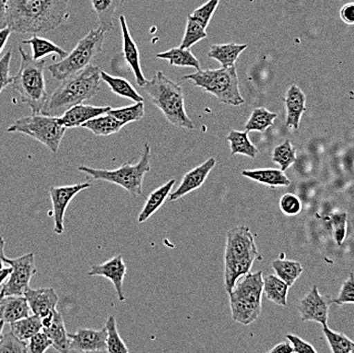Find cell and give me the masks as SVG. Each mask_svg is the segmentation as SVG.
Masks as SVG:
<instances>
[{"label":"cell","mask_w":354,"mask_h":353,"mask_svg":"<svg viewBox=\"0 0 354 353\" xmlns=\"http://www.w3.org/2000/svg\"><path fill=\"white\" fill-rule=\"evenodd\" d=\"M100 68L91 64L62 81V85L49 95L41 113L58 117L71 107L94 98L100 91Z\"/></svg>","instance_id":"1"},{"label":"cell","mask_w":354,"mask_h":353,"mask_svg":"<svg viewBox=\"0 0 354 353\" xmlns=\"http://www.w3.org/2000/svg\"><path fill=\"white\" fill-rule=\"evenodd\" d=\"M254 236L248 226H237L226 233L224 283L227 294L239 278L250 272L254 260H261Z\"/></svg>","instance_id":"2"},{"label":"cell","mask_w":354,"mask_h":353,"mask_svg":"<svg viewBox=\"0 0 354 353\" xmlns=\"http://www.w3.org/2000/svg\"><path fill=\"white\" fill-rule=\"evenodd\" d=\"M142 89L170 124L185 130L195 128L193 120L185 112V95L178 84L158 72L152 81L146 82Z\"/></svg>","instance_id":"3"},{"label":"cell","mask_w":354,"mask_h":353,"mask_svg":"<svg viewBox=\"0 0 354 353\" xmlns=\"http://www.w3.org/2000/svg\"><path fill=\"white\" fill-rule=\"evenodd\" d=\"M42 0H12L8 28L17 34H44L64 23Z\"/></svg>","instance_id":"4"},{"label":"cell","mask_w":354,"mask_h":353,"mask_svg":"<svg viewBox=\"0 0 354 353\" xmlns=\"http://www.w3.org/2000/svg\"><path fill=\"white\" fill-rule=\"evenodd\" d=\"M19 51L21 66L18 74L12 77L10 86L34 114L41 113L49 97L45 79L46 60L34 59L21 47H19Z\"/></svg>","instance_id":"5"},{"label":"cell","mask_w":354,"mask_h":353,"mask_svg":"<svg viewBox=\"0 0 354 353\" xmlns=\"http://www.w3.org/2000/svg\"><path fill=\"white\" fill-rule=\"evenodd\" d=\"M263 272L248 273L230 292L231 315L239 324H252L262 313Z\"/></svg>","instance_id":"6"},{"label":"cell","mask_w":354,"mask_h":353,"mask_svg":"<svg viewBox=\"0 0 354 353\" xmlns=\"http://www.w3.org/2000/svg\"><path fill=\"white\" fill-rule=\"evenodd\" d=\"M183 81H191L196 87L202 88L207 93L214 95L224 104L239 106L245 99L239 91L236 68H221L218 70H198L195 74L185 75Z\"/></svg>","instance_id":"7"},{"label":"cell","mask_w":354,"mask_h":353,"mask_svg":"<svg viewBox=\"0 0 354 353\" xmlns=\"http://www.w3.org/2000/svg\"><path fill=\"white\" fill-rule=\"evenodd\" d=\"M150 160L151 147L146 143L141 160L137 164L124 163V165L114 170L95 169V168L81 165L77 167V169L88 174L93 180H101V182H107L124 187L125 191H129L133 197L137 198L142 195V182H144L145 175L151 171Z\"/></svg>","instance_id":"8"},{"label":"cell","mask_w":354,"mask_h":353,"mask_svg":"<svg viewBox=\"0 0 354 353\" xmlns=\"http://www.w3.org/2000/svg\"><path fill=\"white\" fill-rule=\"evenodd\" d=\"M106 32L92 30L75 45L71 53L57 64L49 66L48 70L56 81H64L91 66L95 58L103 50Z\"/></svg>","instance_id":"9"},{"label":"cell","mask_w":354,"mask_h":353,"mask_svg":"<svg viewBox=\"0 0 354 353\" xmlns=\"http://www.w3.org/2000/svg\"><path fill=\"white\" fill-rule=\"evenodd\" d=\"M66 130L68 128L58 122L57 116L45 115L42 113H33L32 115L19 118L8 128V133L29 135L32 139L46 146L53 154L58 152Z\"/></svg>","instance_id":"10"},{"label":"cell","mask_w":354,"mask_h":353,"mask_svg":"<svg viewBox=\"0 0 354 353\" xmlns=\"http://www.w3.org/2000/svg\"><path fill=\"white\" fill-rule=\"evenodd\" d=\"M3 260L12 267V272L1 292L4 296H24L36 273L35 255L30 253L17 259L4 257Z\"/></svg>","instance_id":"11"},{"label":"cell","mask_w":354,"mask_h":353,"mask_svg":"<svg viewBox=\"0 0 354 353\" xmlns=\"http://www.w3.org/2000/svg\"><path fill=\"white\" fill-rule=\"evenodd\" d=\"M332 303L333 298L330 296H322L318 287L314 285L301 299L297 309L304 322H316L323 326L328 324L329 309Z\"/></svg>","instance_id":"12"},{"label":"cell","mask_w":354,"mask_h":353,"mask_svg":"<svg viewBox=\"0 0 354 353\" xmlns=\"http://www.w3.org/2000/svg\"><path fill=\"white\" fill-rule=\"evenodd\" d=\"M88 182L73 184V186L54 187L49 189L51 202H53V216L54 219V232L62 234L64 231V216L66 209L73 198L82 191L88 189Z\"/></svg>","instance_id":"13"},{"label":"cell","mask_w":354,"mask_h":353,"mask_svg":"<svg viewBox=\"0 0 354 353\" xmlns=\"http://www.w3.org/2000/svg\"><path fill=\"white\" fill-rule=\"evenodd\" d=\"M70 338V352H107L106 328L79 329L73 334H68Z\"/></svg>","instance_id":"14"},{"label":"cell","mask_w":354,"mask_h":353,"mask_svg":"<svg viewBox=\"0 0 354 353\" xmlns=\"http://www.w3.org/2000/svg\"><path fill=\"white\" fill-rule=\"evenodd\" d=\"M127 274V266L122 255L115 256L100 265H93L88 272V276H102L113 284L118 300L124 301V279Z\"/></svg>","instance_id":"15"},{"label":"cell","mask_w":354,"mask_h":353,"mask_svg":"<svg viewBox=\"0 0 354 353\" xmlns=\"http://www.w3.org/2000/svg\"><path fill=\"white\" fill-rule=\"evenodd\" d=\"M215 165L216 159L209 158L208 160L205 161L200 166H196L192 169L191 171L187 172L183 176L178 189L174 191V193H170V195H168V201H177V200L185 197L187 193L200 189L204 184V182H206L207 178H208L210 172L212 171Z\"/></svg>","instance_id":"16"},{"label":"cell","mask_w":354,"mask_h":353,"mask_svg":"<svg viewBox=\"0 0 354 353\" xmlns=\"http://www.w3.org/2000/svg\"><path fill=\"white\" fill-rule=\"evenodd\" d=\"M110 109V106H93L80 103L58 116V122L66 128H80L92 118L107 113Z\"/></svg>","instance_id":"17"},{"label":"cell","mask_w":354,"mask_h":353,"mask_svg":"<svg viewBox=\"0 0 354 353\" xmlns=\"http://www.w3.org/2000/svg\"><path fill=\"white\" fill-rule=\"evenodd\" d=\"M24 296L27 298L30 309L34 315L43 318L56 311L58 296L53 288L34 289V288L28 287Z\"/></svg>","instance_id":"18"},{"label":"cell","mask_w":354,"mask_h":353,"mask_svg":"<svg viewBox=\"0 0 354 353\" xmlns=\"http://www.w3.org/2000/svg\"><path fill=\"white\" fill-rule=\"evenodd\" d=\"M120 29H122V43H124L122 50H124L125 61L133 70L138 85L142 87L146 84L147 79H145V75L142 74L139 49L129 33V26H127L124 16L120 17Z\"/></svg>","instance_id":"19"},{"label":"cell","mask_w":354,"mask_h":353,"mask_svg":"<svg viewBox=\"0 0 354 353\" xmlns=\"http://www.w3.org/2000/svg\"><path fill=\"white\" fill-rule=\"evenodd\" d=\"M306 95L297 85H292L289 88L284 101L287 113V128L290 130H299L302 114L306 111Z\"/></svg>","instance_id":"20"},{"label":"cell","mask_w":354,"mask_h":353,"mask_svg":"<svg viewBox=\"0 0 354 353\" xmlns=\"http://www.w3.org/2000/svg\"><path fill=\"white\" fill-rule=\"evenodd\" d=\"M31 309L25 296H3L0 299V320L12 324L31 315Z\"/></svg>","instance_id":"21"},{"label":"cell","mask_w":354,"mask_h":353,"mask_svg":"<svg viewBox=\"0 0 354 353\" xmlns=\"http://www.w3.org/2000/svg\"><path fill=\"white\" fill-rule=\"evenodd\" d=\"M241 174L245 178L272 187V189L277 187L290 186V180L287 178L286 174L281 169L265 168V169L243 170Z\"/></svg>","instance_id":"22"},{"label":"cell","mask_w":354,"mask_h":353,"mask_svg":"<svg viewBox=\"0 0 354 353\" xmlns=\"http://www.w3.org/2000/svg\"><path fill=\"white\" fill-rule=\"evenodd\" d=\"M176 182V180H169V182H166L165 184L158 187L150 193L142 212L140 213L139 217H138V222L142 223L148 220L152 215H154V213H156L161 208L162 204L165 203L168 195L171 193Z\"/></svg>","instance_id":"23"},{"label":"cell","mask_w":354,"mask_h":353,"mask_svg":"<svg viewBox=\"0 0 354 353\" xmlns=\"http://www.w3.org/2000/svg\"><path fill=\"white\" fill-rule=\"evenodd\" d=\"M49 339L53 342V346L57 352H70V338L66 332L64 318L59 312L56 311L53 321L49 326L42 329Z\"/></svg>","instance_id":"24"},{"label":"cell","mask_w":354,"mask_h":353,"mask_svg":"<svg viewBox=\"0 0 354 353\" xmlns=\"http://www.w3.org/2000/svg\"><path fill=\"white\" fill-rule=\"evenodd\" d=\"M124 0H91L93 10L98 19L99 29L104 32L113 28V17L116 10L124 4Z\"/></svg>","instance_id":"25"},{"label":"cell","mask_w":354,"mask_h":353,"mask_svg":"<svg viewBox=\"0 0 354 353\" xmlns=\"http://www.w3.org/2000/svg\"><path fill=\"white\" fill-rule=\"evenodd\" d=\"M247 48V44H235V43L213 45L208 53V56L217 60L222 68H230V66H235V62L239 59V55Z\"/></svg>","instance_id":"26"},{"label":"cell","mask_w":354,"mask_h":353,"mask_svg":"<svg viewBox=\"0 0 354 353\" xmlns=\"http://www.w3.org/2000/svg\"><path fill=\"white\" fill-rule=\"evenodd\" d=\"M23 44L30 45L32 47V57L36 60L43 59L45 56L56 55L60 59H64L68 53L53 41L46 38L39 37L37 34H34L31 38L27 40L21 41Z\"/></svg>","instance_id":"27"},{"label":"cell","mask_w":354,"mask_h":353,"mask_svg":"<svg viewBox=\"0 0 354 353\" xmlns=\"http://www.w3.org/2000/svg\"><path fill=\"white\" fill-rule=\"evenodd\" d=\"M124 126V124H122L120 120H116L114 116L105 113L102 114V115L97 116V117L92 118V120L85 122V124L82 126V128H85L92 131L95 135L107 137V135L118 133Z\"/></svg>","instance_id":"28"},{"label":"cell","mask_w":354,"mask_h":353,"mask_svg":"<svg viewBox=\"0 0 354 353\" xmlns=\"http://www.w3.org/2000/svg\"><path fill=\"white\" fill-rule=\"evenodd\" d=\"M160 59L167 60L170 66H179V68H194L201 70V64L198 58L192 53L191 49L172 48L165 53H158L156 55Z\"/></svg>","instance_id":"29"},{"label":"cell","mask_w":354,"mask_h":353,"mask_svg":"<svg viewBox=\"0 0 354 353\" xmlns=\"http://www.w3.org/2000/svg\"><path fill=\"white\" fill-rule=\"evenodd\" d=\"M289 286L275 275H269L264 279L263 294L266 298L272 303L281 307L287 305V296H288Z\"/></svg>","instance_id":"30"},{"label":"cell","mask_w":354,"mask_h":353,"mask_svg":"<svg viewBox=\"0 0 354 353\" xmlns=\"http://www.w3.org/2000/svg\"><path fill=\"white\" fill-rule=\"evenodd\" d=\"M272 268L275 271L276 275L280 279L283 280L285 283L291 287L297 280L301 277L304 268L301 264L297 260L279 259L272 262Z\"/></svg>","instance_id":"31"},{"label":"cell","mask_w":354,"mask_h":353,"mask_svg":"<svg viewBox=\"0 0 354 353\" xmlns=\"http://www.w3.org/2000/svg\"><path fill=\"white\" fill-rule=\"evenodd\" d=\"M227 141L230 144L231 155L241 154L252 159L258 155L259 150L250 142L247 131H231L227 135Z\"/></svg>","instance_id":"32"},{"label":"cell","mask_w":354,"mask_h":353,"mask_svg":"<svg viewBox=\"0 0 354 353\" xmlns=\"http://www.w3.org/2000/svg\"><path fill=\"white\" fill-rule=\"evenodd\" d=\"M101 79L109 86L111 91L118 96L124 97V98H129L135 102H144L142 96L138 93L137 90L131 85V83L122 77H113L107 74L106 72L101 70Z\"/></svg>","instance_id":"33"},{"label":"cell","mask_w":354,"mask_h":353,"mask_svg":"<svg viewBox=\"0 0 354 353\" xmlns=\"http://www.w3.org/2000/svg\"><path fill=\"white\" fill-rule=\"evenodd\" d=\"M10 325V330L23 341H29L30 338L33 337L43 329L42 320L40 316L34 314Z\"/></svg>","instance_id":"34"},{"label":"cell","mask_w":354,"mask_h":353,"mask_svg":"<svg viewBox=\"0 0 354 353\" xmlns=\"http://www.w3.org/2000/svg\"><path fill=\"white\" fill-rule=\"evenodd\" d=\"M277 113L267 111L264 107L254 108L245 128L247 131H261L264 133L270 126H273L274 120L277 118Z\"/></svg>","instance_id":"35"},{"label":"cell","mask_w":354,"mask_h":353,"mask_svg":"<svg viewBox=\"0 0 354 353\" xmlns=\"http://www.w3.org/2000/svg\"><path fill=\"white\" fill-rule=\"evenodd\" d=\"M323 333L333 353H354V341L344 333L331 330L328 324L323 325Z\"/></svg>","instance_id":"36"},{"label":"cell","mask_w":354,"mask_h":353,"mask_svg":"<svg viewBox=\"0 0 354 353\" xmlns=\"http://www.w3.org/2000/svg\"><path fill=\"white\" fill-rule=\"evenodd\" d=\"M207 38L206 28L192 15L187 16V28L181 41L180 48L189 49L192 46Z\"/></svg>","instance_id":"37"},{"label":"cell","mask_w":354,"mask_h":353,"mask_svg":"<svg viewBox=\"0 0 354 353\" xmlns=\"http://www.w3.org/2000/svg\"><path fill=\"white\" fill-rule=\"evenodd\" d=\"M105 328L107 330V352L129 353V348L127 347L118 333L115 316H108L106 323H105Z\"/></svg>","instance_id":"38"},{"label":"cell","mask_w":354,"mask_h":353,"mask_svg":"<svg viewBox=\"0 0 354 353\" xmlns=\"http://www.w3.org/2000/svg\"><path fill=\"white\" fill-rule=\"evenodd\" d=\"M107 113L114 116L125 126L129 122H139L144 117L145 104L144 102H136V104L122 107V108H111Z\"/></svg>","instance_id":"39"},{"label":"cell","mask_w":354,"mask_h":353,"mask_svg":"<svg viewBox=\"0 0 354 353\" xmlns=\"http://www.w3.org/2000/svg\"><path fill=\"white\" fill-rule=\"evenodd\" d=\"M272 160L279 165L282 171L288 169L297 161V151L292 147L289 140H286L283 144L274 148Z\"/></svg>","instance_id":"40"},{"label":"cell","mask_w":354,"mask_h":353,"mask_svg":"<svg viewBox=\"0 0 354 353\" xmlns=\"http://www.w3.org/2000/svg\"><path fill=\"white\" fill-rule=\"evenodd\" d=\"M4 352H29L28 344L19 339L12 330L0 336V353Z\"/></svg>","instance_id":"41"},{"label":"cell","mask_w":354,"mask_h":353,"mask_svg":"<svg viewBox=\"0 0 354 353\" xmlns=\"http://www.w3.org/2000/svg\"><path fill=\"white\" fill-rule=\"evenodd\" d=\"M332 233L337 245H343L347 232V214L345 212L334 213L331 217Z\"/></svg>","instance_id":"42"},{"label":"cell","mask_w":354,"mask_h":353,"mask_svg":"<svg viewBox=\"0 0 354 353\" xmlns=\"http://www.w3.org/2000/svg\"><path fill=\"white\" fill-rule=\"evenodd\" d=\"M280 210L286 216H297L302 210L301 199L295 193H285L279 202Z\"/></svg>","instance_id":"43"},{"label":"cell","mask_w":354,"mask_h":353,"mask_svg":"<svg viewBox=\"0 0 354 353\" xmlns=\"http://www.w3.org/2000/svg\"><path fill=\"white\" fill-rule=\"evenodd\" d=\"M333 303L337 305L353 303L354 305V273H349L348 277L339 290L338 296L333 298Z\"/></svg>","instance_id":"44"},{"label":"cell","mask_w":354,"mask_h":353,"mask_svg":"<svg viewBox=\"0 0 354 353\" xmlns=\"http://www.w3.org/2000/svg\"><path fill=\"white\" fill-rule=\"evenodd\" d=\"M220 0H208L206 3L196 8L192 16L198 19L205 28L208 27L214 12L219 6Z\"/></svg>","instance_id":"45"},{"label":"cell","mask_w":354,"mask_h":353,"mask_svg":"<svg viewBox=\"0 0 354 353\" xmlns=\"http://www.w3.org/2000/svg\"><path fill=\"white\" fill-rule=\"evenodd\" d=\"M53 346V342L44 331H40L33 337L30 338L28 352L31 353H43Z\"/></svg>","instance_id":"46"},{"label":"cell","mask_w":354,"mask_h":353,"mask_svg":"<svg viewBox=\"0 0 354 353\" xmlns=\"http://www.w3.org/2000/svg\"><path fill=\"white\" fill-rule=\"evenodd\" d=\"M12 51L8 50L0 59V94L8 86L12 85V77L10 75V62H12Z\"/></svg>","instance_id":"47"},{"label":"cell","mask_w":354,"mask_h":353,"mask_svg":"<svg viewBox=\"0 0 354 353\" xmlns=\"http://www.w3.org/2000/svg\"><path fill=\"white\" fill-rule=\"evenodd\" d=\"M287 340L290 342L292 345L293 352L295 353H317L316 348L308 343V342L304 341L299 336L293 334H287Z\"/></svg>","instance_id":"48"},{"label":"cell","mask_w":354,"mask_h":353,"mask_svg":"<svg viewBox=\"0 0 354 353\" xmlns=\"http://www.w3.org/2000/svg\"><path fill=\"white\" fill-rule=\"evenodd\" d=\"M49 8H53L56 14L66 18V10H68V4L71 0H42Z\"/></svg>","instance_id":"49"},{"label":"cell","mask_w":354,"mask_h":353,"mask_svg":"<svg viewBox=\"0 0 354 353\" xmlns=\"http://www.w3.org/2000/svg\"><path fill=\"white\" fill-rule=\"evenodd\" d=\"M12 0H0V30L8 27Z\"/></svg>","instance_id":"50"},{"label":"cell","mask_w":354,"mask_h":353,"mask_svg":"<svg viewBox=\"0 0 354 353\" xmlns=\"http://www.w3.org/2000/svg\"><path fill=\"white\" fill-rule=\"evenodd\" d=\"M340 17L347 25H354V2L345 4L340 10Z\"/></svg>","instance_id":"51"},{"label":"cell","mask_w":354,"mask_h":353,"mask_svg":"<svg viewBox=\"0 0 354 353\" xmlns=\"http://www.w3.org/2000/svg\"><path fill=\"white\" fill-rule=\"evenodd\" d=\"M270 353H293L292 345L290 342L283 341L281 343L274 346L272 350H269Z\"/></svg>","instance_id":"52"},{"label":"cell","mask_w":354,"mask_h":353,"mask_svg":"<svg viewBox=\"0 0 354 353\" xmlns=\"http://www.w3.org/2000/svg\"><path fill=\"white\" fill-rule=\"evenodd\" d=\"M12 33V30L10 28H4V29L0 30V53L6 47V43H8V38H10V34Z\"/></svg>","instance_id":"53"},{"label":"cell","mask_w":354,"mask_h":353,"mask_svg":"<svg viewBox=\"0 0 354 353\" xmlns=\"http://www.w3.org/2000/svg\"><path fill=\"white\" fill-rule=\"evenodd\" d=\"M10 272H12V267H8V268H3L0 270V284L3 283L6 278L10 276Z\"/></svg>","instance_id":"54"},{"label":"cell","mask_w":354,"mask_h":353,"mask_svg":"<svg viewBox=\"0 0 354 353\" xmlns=\"http://www.w3.org/2000/svg\"><path fill=\"white\" fill-rule=\"evenodd\" d=\"M4 247H6V242H4V238L0 236V258H2V259L6 257L4 256Z\"/></svg>","instance_id":"55"},{"label":"cell","mask_w":354,"mask_h":353,"mask_svg":"<svg viewBox=\"0 0 354 353\" xmlns=\"http://www.w3.org/2000/svg\"><path fill=\"white\" fill-rule=\"evenodd\" d=\"M4 325H6V323H4L3 321L0 320V336L2 335V331H3Z\"/></svg>","instance_id":"56"},{"label":"cell","mask_w":354,"mask_h":353,"mask_svg":"<svg viewBox=\"0 0 354 353\" xmlns=\"http://www.w3.org/2000/svg\"><path fill=\"white\" fill-rule=\"evenodd\" d=\"M3 265H4V260L2 259V258H0V270H2L3 269Z\"/></svg>","instance_id":"57"},{"label":"cell","mask_w":354,"mask_h":353,"mask_svg":"<svg viewBox=\"0 0 354 353\" xmlns=\"http://www.w3.org/2000/svg\"><path fill=\"white\" fill-rule=\"evenodd\" d=\"M3 296H4L3 292H0V299H1L2 298H3Z\"/></svg>","instance_id":"58"}]
</instances>
